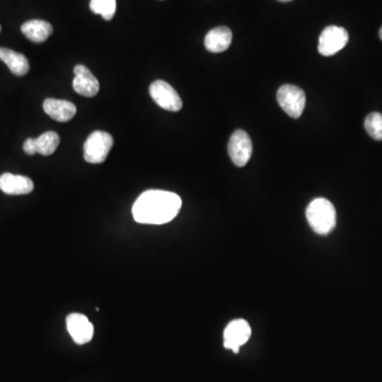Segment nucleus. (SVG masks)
<instances>
[{"mask_svg": "<svg viewBox=\"0 0 382 382\" xmlns=\"http://www.w3.org/2000/svg\"><path fill=\"white\" fill-rule=\"evenodd\" d=\"M182 207L181 198L165 190H148L133 205V218L142 224L160 225L173 220Z\"/></svg>", "mask_w": 382, "mask_h": 382, "instance_id": "1", "label": "nucleus"}, {"mask_svg": "<svg viewBox=\"0 0 382 382\" xmlns=\"http://www.w3.org/2000/svg\"><path fill=\"white\" fill-rule=\"evenodd\" d=\"M306 217L313 232L328 235L337 224V213L334 204L324 198L313 200L306 211Z\"/></svg>", "mask_w": 382, "mask_h": 382, "instance_id": "2", "label": "nucleus"}, {"mask_svg": "<svg viewBox=\"0 0 382 382\" xmlns=\"http://www.w3.org/2000/svg\"><path fill=\"white\" fill-rule=\"evenodd\" d=\"M114 139L109 133L95 131L84 144V160L89 164H101L113 148Z\"/></svg>", "mask_w": 382, "mask_h": 382, "instance_id": "3", "label": "nucleus"}, {"mask_svg": "<svg viewBox=\"0 0 382 382\" xmlns=\"http://www.w3.org/2000/svg\"><path fill=\"white\" fill-rule=\"evenodd\" d=\"M277 101L287 115L291 118L297 119L301 116L305 109L306 95L299 86L285 84L278 89Z\"/></svg>", "mask_w": 382, "mask_h": 382, "instance_id": "4", "label": "nucleus"}, {"mask_svg": "<svg viewBox=\"0 0 382 382\" xmlns=\"http://www.w3.org/2000/svg\"><path fill=\"white\" fill-rule=\"evenodd\" d=\"M350 36L346 29L338 25H329L321 33L319 39V52L324 56H331L348 45Z\"/></svg>", "mask_w": 382, "mask_h": 382, "instance_id": "5", "label": "nucleus"}, {"mask_svg": "<svg viewBox=\"0 0 382 382\" xmlns=\"http://www.w3.org/2000/svg\"><path fill=\"white\" fill-rule=\"evenodd\" d=\"M149 92L156 105L166 111L178 112L183 107V102L178 92L167 82L162 80L153 82Z\"/></svg>", "mask_w": 382, "mask_h": 382, "instance_id": "6", "label": "nucleus"}, {"mask_svg": "<svg viewBox=\"0 0 382 382\" xmlns=\"http://www.w3.org/2000/svg\"><path fill=\"white\" fill-rule=\"evenodd\" d=\"M253 153V144L248 133L237 130L229 142V156L237 167H244Z\"/></svg>", "mask_w": 382, "mask_h": 382, "instance_id": "7", "label": "nucleus"}, {"mask_svg": "<svg viewBox=\"0 0 382 382\" xmlns=\"http://www.w3.org/2000/svg\"><path fill=\"white\" fill-rule=\"evenodd\" d=\"M252 329L246 321L235 320L224 330V348L238 354L240 346L250 340Z\"/></svg>", "mask_w": 382, "mask_h": 382, "instance_id": "8", "label": "nucleus"}, {"mask_svg": "<svg viewBox=\"0 0 382 382\" xmlns=\"http://www.w3.org/2000/svg\"><path fill=\"white\" fill-rule=\"evenodd\" d=\"M68 332L74 343L83 346L93 339L94 325L81 313H70L66 319Z\"/></svg>", "mask_w": 382, "mask_h": 382, "instance_id": "9", "label": "nucleus"}, {"mask_svg": "<svg viewBox=\"0 0 382 382\" xmlns=\"http://www.w3.org/2000/svg\"><path fill=\"white\" fill-rule=\"evenodd\" d=\"M60 145V136L56 132L49 131L40 135L37 138H28L23 144V151L28 156L39 153L41 156H48L54 154Z\"/></svg>", "mask_w": 382, "mask_h": 382, "instance_id": "10", "label": "nucleus"}, {"mask_svg": "<svg viewBox=\"0 0 382 382\" xmlns=\"http://www.w3.org/2000/svg\"><path fill=\"white\" fill-rule=\"evenodd\" d=\"M74 74L72 87L76 93L87 98L95 97L99 93V81L86 66L76 65Z\"/></svg>", "mask_w": 382, "mask_h": 382, "instance_id": "11", "label": "nucleus"}, {"mask_svg": "<svg viewBox=\"0 0 382 382\" xmlns=\"http://www.w3.org/2000/svg\"><path fill=\"white\" fill-rule=\"evenodd\" d=\"M34 189L31 178L17 174L3 173L0 176V190L10 195H28Z\"/></svg>", "mask_w": 382, "mask_h": 382, "instance_id": "12", "label": "nucleus"}, {"mask_svg": "<svg viewBox=\"0 0 382 382\" xmlns=\"http://www.w3.org/2000/svg\"><path fill=\"white\" fill-rule=\"evenodd\" d=\"M45 113L59 123H67L72 120L76 114V105L67 100H58L49 98L44 101Z\"/></svg>", "mask_w": 382, "mask_h": 382, "instance_id": "13", "label": "nucleus"}, {"mask_svg": "<svg viewBox=\"0 0 382 382\" xmlns=\"http://www.w3.org/2000/svg\"><path fill=\"white\" fill-rule=\"evenodd\" d=\"M233 33L231 29L221 25L217 28L213 29L207 33L205 36V48L213 52V54H220L224 52L225 50L229 48L232 44Z\"/></svg>", "mask_w": 382, "mask_h": 382, "instance_id": "14", "label": "nucleus"}, {"mask_svg": "<svg viewBox=\"0 0 382 382\" xmlns=\"http://www.w3.org/2000/svg\"><path fill=\"white\" fill-rule=\"evenodd\" d=\"M0 60L9 67L10 72L15 76H25L30 70L28 59L23 54L8 48H0Z\"/></svg>", "mask_w": 382, "mask_h": 382, "instance_id": "15", "label": "nucleus"}, {"mask_svg": "<svg viewBox=\"0 0 382 382\" xmlns=\"http://www.w3.org/2000/svg\"><path fill=\"white\" fill-rule=\"evenodd\" d=\"M52 30V25L42 19H32L21 25L23 34L33 43L45 42L50 36Z\"/></svg>", "mask_w": 382, "mask_h": 382, "instance_id": "16", "label": "nucleus"}, {"mask_svg": "<svg viewBox=\"0 0 382 382\" xmlns=\"http://www.w3.org/2000/svg\"><path fill=\"white\" fill-rule=\"evenodd\" d=\"M89 8L95 14L101 15L105 21H111L116 13V0H91Z\"/></svg>", "mask_w": 382, "mask_h": 382, "instance_id": "17", "label": "nucleus"}, {"mask_svg": "<svg viewBox=\"0 0 382 382\" xmlns=\"http://www.w3.org/2000/svg\"><path fill=\"white\" fill-rule=\"evenodd\" d=\"M364 127L372 138L382 140V114L377 112L370 114L364 121Z\"/></svg>", "mask_w": 382, "mask_h": 382, "instance_id": "18", "label": "nucleus"}, {"mask_svg": "<svg viewBox=\"0 0 382 382\" xmlns=\"http://www.w3.org/2000/svg\"><path fill=\"white\" fill-rule=\"evenodd\" d=\"M379 37H380V40L382 41V27L381 28H380V30H379Z\"/></svg>", "mask_w": 382, "mask_h": 382, "instance_id": "19", "label": "nucleus"}, {"mask_svg": "<svg viewBox=\"0 0 382 382\" xmlns=\"http://www.w3.org/2000/svg\"><path fill=\"white\" fill-rule=\"evenodd\" d=\"M278 1H282V3H289V1H292V0H278Z\"/></svg>", "mask_w": 382, "mask_h": 382, "instance_id": "20", "label": "nucleus"}, {"mask_svg": "<svg viewBox=\"0 0 382 382\" xmlns=\"http://www.w3.org/2000/svg\"><path fill=\"white\" fill-rule=\"evenodd\" d=\"M0 31H1V27H0Z\"/></svg>", "mask_w": 382, "mask_h": 382, "instance_id": "21", "label": "nucleus"}]
</instances>
